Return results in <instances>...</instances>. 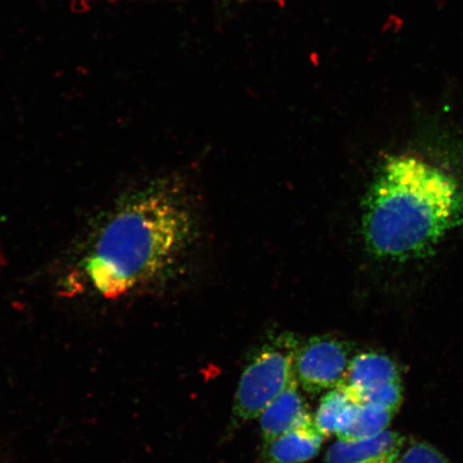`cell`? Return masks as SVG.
Wrapping results in <instances>:
<instances>
[{
	"mask_svg": "<svg viewBox=\"0 0 463 463\" xmlns=\"http://www.w3.org/2000/svg\"><path fill=\"white\" fill-rule=\"evenodd\" d=\"M194 231L184 191L171 181L156 183L113 213L86 258V275L102 297H123L165 273L188 248Z\"/></svg>",
	"mask_w": 463,
	"mask_h": 463,
	"instance_id": "obj_1",
	"label": "cell"
},
{
	"mask_svg": "<svg viewBox=\"0 0 463 463\" xmlns=\"http://www.w3.org/2000/svg\"><path fill=\"white\" fill-rule=\"evenodd\" d=\"M463 219V189L453 176L412 156L379 173L364 213V236L379 258L420 257Z\"/></svg>",
	"mask_w": 463,
	"mask_h": 463,
	"instance_id": "obj_2",
	"label": "cell"
},
{
	"mask_svg": "<svg viewBox=\"0 0 463 463\" xmlns=\"http://www.w3.org/2000/svg\"><path fill=\"white\" fill-rule=\"evenodd\" d=\"M299 345L297 335L285 333L260 347L241 374L233 407L236 420L260 418L297 379L294 364Z\"/></svg>",
	"mask_w": 463,
	"mask_h": 463,
	"instance_id": "obj_3",
	"label": "cell"
},
{
	"mask_svg": "<svg viewBox=\"0 0 463 463\" xmlns=\"http://www.w3.org/2000/svg\"><path fill=\"white\" fill-rule=\"evenodd\" d=\"M351 360L349 343L334 335H317L300 344L295 376L307 392L332 390L345 381Z\"/></svg>",
	"mask_w": 463,
	"mask_h": 463,
	"instance_id": "obj_4",
	"label": "cell"
},
{
	"mask_svg": "<svg viewBox=\"0 0 463 463\" xmlns=\"http://www.w3.org/2000/svg\"><path fill=\"white\" fill-rule=\"evenodd\" d=\"M403 448V438L384 431L374 438L345 441L339 439L328 449L326 463H376L397 460Z\"/></svg>",
	"mask_w": 463,
	"mask_h": 463,
	"instance_id": "obj_5",
	"label": "cell"
},
{
	"mask_svg": "<svg viewBox=\"0 0 463 463\" xmlns=\"http://www.w3.org/2000/svg\"><path fill=\"white\" fill-rule=\"evenodd\" d=\"M260 432L264 442L291 431L311 420L308 408L298 392V382L294 379L260 416Z\"/></svg>",
	"mask_w": 463,
	"mask_h": 463,
	"instance_id": "obj_6",
	"label": "cell"
},
{
	"mask_svg": "<svg viewBox=\"0 0 463 463\" xmlns=\"http://www.w3.org/2000/svg\"><path fill=\"white\" fill-rule=\"evenodd\" d=\"M324 436L315 421L295 428L268 442H264V463H303L317 456Z\"/></svg>",
	"mask_w": 463,
	"mask_h": 463,
	"instance_id": "obj_7",
	"label": "cell"
},
{
	"mask_svg": "<svg viewBox=\"0 0 463 463\" xmlns=\"http://www.w3.org/2000/svg\"><path fill=\"white\" fill-rule=\"evenodd\" d=\"M392 381H401L396 364L379 353L364 352L352 358L343 384L357 398L358 393L370 387Z\"/></svg>",
	"mask_w": 463,
	"mask_h": 463,
	"instance_id": "obj_8",
	"label": "cell"
},
{
	"mask_svg": "<svg viewBox=\"0 0 463 463\" xmlns=\"http://www.w3.org/2000/svg\"><path fill=\"white\" fill-rule=\"evenodd\" d=\"M354 393L341 383L323 397L315 419V424L324 437L343 433L354 419L358 405Z\"/></svg>",
	"mask_w": 463,
	"mask_h": 463,
	"instance_id": "obj_9",
	"label": "cell"
},
{
	"mask_svg": "<svg viewBox=\"0 0 463 463\" xmlns=\"http://www.w3.org/2000/svg\"><path fill=\"white\" fill-rule=\"evenodd\" d=\"M392 413L389 409L373 403L363 402L358 405L351 425L338 436L345 441H357L379 436L390 426Z\"/></svg>",
	"mask_w": 463,
	"mask_h": 463,
	"instance_id": "obj_10",
	"label": "cell"
},
{
	"mask_svg": "<svg viewBox=\"0 0 463 463\" xmlns=\"http://www.w3.org/2000/svg\"><path fill=\"white\" fill-rule=\"evenodd\" d=\"M358 402L373 403L389 409L396 413L402 402V386L401 381L386 382V383L370 387L358 393Z\"/></svg>",
	"mask_w": 463,
	"mask_h": 463,
	"instance_id": "obj_11",
	"label": "cell"
},
{
	"mask_svg": "<svg viewBox=\"0 0 463 463\" xmlns=\"http://www.w3.org/2000/svg\"><path fill=\"white\" fill-rule=\"evenodd\" d=\"M397 463H453L441 451L425 442H413L403 454H399Z\"/></svg>",
	"mask_w": 463,
	"mask_h": 463,
	"instance_id": "obj_12",
	"label": "cell"
},
{
	"mask_svg": "<svg viewBox=\"0 0 463 463\" xmlns=\"http://www.w3.org/2000/svg\"><path fill=\"white\" fill-rule=\"evenodd\" d=\"M376 463H397V460L382 461V462H376Z\"/></svg>",
	"mask_w": 463,
	"mask_h": 463,
	"instance_id": "obj_13",
	"label": "cell"
}]
</instances>
